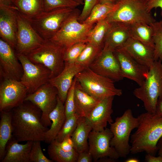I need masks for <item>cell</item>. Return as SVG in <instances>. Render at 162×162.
<instances>
[{
  "label": "cell",
  "instance_id": "6da1fadb",
  "mask_svg": "<svg viewBox=\"0 0 162 162\" xmlns=\"http://www.w3.org/2000/svg\"><path fill=\"white\" fill-rule=\"evenodd\" d=\"M12 137L18 142L44 141L49 128L42 124L41 110L30 101H24L11 110Z\"/></svg>",
  "mask_w": 162,
  "mask_h": 162
},
{
  "label": "cell",
  "instance_id": "7a4b0ae2",
  "mask_svg": "<svg viewBox=\"0 0 162 162\" xmlns=\"http://www.w3.org/2000/svg\"><path fill=\"white\" fill-rule=\"evenodd\" d=\"M139 124L130 136L132 154L145 152L155 156L157 143L162 136V116L146 112L137 117Z\"/></svg>",
  "mask_w": 162,
  "mask_h": 162
},
{
  "label": "cell",
  "instance_id": "3957f363",
  "mask_svg": "<svg viewBox=\"0 0 162 162\" xmlns=\"http://www.w3.org/2000/svg\"><path fill=\"white\" fill-rule=\"evenodd\" d=\"M133 94L143 103L147 112L155 113L158 104L162 101V62L154 61L142 84Z\"/></svg>",
  "mask_w": 162,
  "mask_h": 162
},
{
  "label": "cell",
  "instance_id": "277c9868",
  "mask_svg": "<svg viewBox=\"0 0 162 162\" xmlns=\"http://www.w3.org/2000/svg\"><path fill=\"white\" fill-rule=\"evenodd\" d=\"M106 19L110 22L129 24L142 23L150 25L155 21L148 9L147 0H120Z\"/></svg>",
  "mask_w": 162,
  "mask_h": 162
},
{
  "label": "cell",
  "instance_id": "5b68a950",
  "mask_svg": "<svg viewBox=\"0 0 162 162\" xmlns=\"http://www.w3.org/2000/svg\"><path fill=\"white\" fill-rule=\"evenodd\" d=\"M75 77L83 90L100 100L122 94V89L115 87L113 81L96 73L89 67L78 73Z\"/></svg>",
  "mask_w": 162,
  "mask_h": 162
},
{
  "label": "cell",
  "instance_id": "8992f818",
  "mask_svg": "<svg viewBox=\"0 0 162 162\" xmlns=\"http://www.w3.org/2000/svg\"><path fill=\"white\" fill-rule=\"evenodd\" d=\"M139 122L134 117L131 110H126L123 115L116 118L114 122L110 124V129L113 134L110 141L120 157L125 158L130 153V137L132 131L137 128Z\"/></svg>",
  "mask_w": 162,
  "mask_h": 162
},
{
  "label": "cell",
  "instance_id": "52a82bcc",
  "mask_svg": "<svg viewBox=\"0 0 162 162\" xmlns=\"http://www.w3.org/2000/svg\"><path fill=\"white\" fill-rule=\"evenodd\" d=\"M81 12L79 9L74 8L59 30L50 40L65 50L77 43L87 42L88 34L94 25L80 22L78 18Z\"/></svg>",
  "mask_w": 162,
  "mask_h": 162
},
{
  "label": "cell",
  "instance_id": "ba28073f",
  "mask_svg": "<svg viewBox=\"0 0 162 162\" xmlns=\"http://www.w3.org/2000/svg\"><path fill=\"white\" fill-rule=\"evenodd\" d=\"M65 50L55 43L47 40L38 47L24 55L32 62L42 64L46 67L51 72V78L59 74L64 67Z\"/></svg>",
  "mask_w": 162,
  "mask_h": 162
},
{
  "label": "cell",
  "instance_id": "9c48e42d",
  "mask_svg": "<svg viewBox=\"0 0 162 162\" xmlns=\"http://www.w3.org/2000/svg\"><path fill=\"white\" fill-rule=\"evenodd\" d=\"M74 9L65 8L44 11L28 21L43 39L50 40L59 30Z\"/></svg>",
  "mask_w": 162,
  "mask_h": 162
},
{
  "label": "cell",
  "instance_id": "30bf717a",
  "mask_svg": "<svg viewBox=\"0 0 162 162\" xmlns=\"http://www.w3.org/2000/svg\"><path fill=\"white\" fill-rule=\"evenodd\" d=\"M16 54L23 69L20 81L27 88L28 94L34 93L49 82L51 72L46 67L42 64L32 62L24 54Z\"/></svg>",
  "mask_w": 162,
  "mask_h": 162
},
{
  "label": "cell",
  "instance_id": "8fae6325",
  "mask_svg": "<svg viewBox=\"0 0 162 162\" xmlns=\"http://www.w3.org/2000/svg\"><path fill=\"white\" fill-rule=\"evenodd\" d=\"M58 95L57 89L49 82L34 93L28 94L24 100V101L31 102L41 110V122L46 127L51 125L49 115L56 106Z\"/></svg>",
  "mask_w": 162,
  "mask_h": 162
},
{
  "label": "cell",
  "instance_id": "7c38bea8",
  "mask_svg": "<svg viewBox=\"0 0 162 162\" xmlns=\"http://www.w3.org/2000/svg\"><path fill=\"white\" fill-rule=\"evenodd\" d=\"M16 18L17 28L15 50L16 53L26 54L40 46L45 40L18 11Z\"/></svg>",
  "mask_w": 162,
  "mask_h": 162
},
{
  "label": "cell",
  "instance_id": "4fadbf2b",
  "mask_svg": "<svg viewBox=\"0 0 162 162\" xmlns=\"http://www.w3.org/2000/svg\"><path fill=\"white\" fill-rule=\"evenodd\" d=\"M112 136L110 128H107L101 131L92 130L90 132L88 137V152L94 161L105 158L116 160L120 158L116 149L110 145Z\"/></svg>",
  "mask_w": 162,
  "mask_h": 162
},
{
  "label": "cell",
  "instance_id": "5bb4252c",
  "mask_svg": "<svg viewBox=\"0 0 162 162\" xmlns=\"http://www.w3.org/2000/svg\"><path fill=\"white\" fill-rule=\"evenodd\" d=\"M28 94L20 81L3 79L0 85V111H10L24 101Z\"/></svg>",
  "mask_w": 162,
  "mask_h": 162
},
{
  "label": "cell",
  "instance_id": "9a60e30c",
  "mask_svg": "<svg viewBox=\"0 0 162 162\" xmlns=\"http://www.w3.org/2000/svg\"><path fill=\"white\" fill-rule=\"evenodd\" d=\"M14 50L7 42L0 38V75L3 79L20 81L23 69Z\"/></svg>",
  "mask_w": 162,
  "mask_h": 162
},
{
  "label": "cell",
  "instance_id": "2e32d148",
  "mask_svg": "<svg viewBox=\"0 0 162 162\" xmlns=\"http://www.w3.org/2000/svg\"><path fill=\"white\" fill-rule=\"evenodd\" d=\"M113 52L119 62L123 78L141 85L147 77L149 69L137 62L122 47Z\"/></svg>",
  "mask_w": 162,
  "mask_h": 162
},
{
  "label": "cell",
  "instance_id": "e0dca14e",
  "mask_svg": "<svg viewBox=\"0 0 162 162\" xmlns=\"http://www.w3.org/2000/svg\"><path fill=\"white\" fill-rule=\"evenodd\" d=\"M89 68L113 81H120L124 78L118 60L113 52L109 50L103 49Z\"/></svg>",
  "mask_w": 162,
  "mask_h": 162
},
{
  "label": "cell",
  "instance_id": "ac0fdd59",
  "mask_svg": "<svg viewBox=\"0 0 162 162\" xmlns=\"http://www.w3.org/2000/svg\"><path fill=\"white\" fill-rule=\"evenodd\" d=\"M17 10L11 4L0 3V36L14 50L16 45Z\"/></svg>",
  "mask_w": 162,
  "mask_h": 162
},
{
  "label": "cell",
  "instance_id": "d6986e66",
  "mask_svg": "<svg viewBox=\"0 0 162 162\" xmlns=\"http://www.w3.org/2000/svg\"><path fill=\"white\" fill-rule=\"evenodd\" d=\"M85 68L76 63H65L64 67L62 72L50 79L49 82L57 89L58 96L64 104L75 76Z\"/></svg>",
  "mask_w": 162,
  "mask_h": 162
},
{
  "label": "cell",
  "instance_id": "ffe728a7",
  "mask_svg": "<svg viewBox=\"0 0 162 162\" xmlns=\"http://www.w3.org/2000/svg\"><path fill=\"white\" fill-rule=\"evenodd\" d=\"M114 98L111 97L100 100L87 118L92 125V130L101 131L106 128L108 123L110 124L113 122L111 115Z\"/></svg>",
  "mask_w": 162,
  "mask_h": 162
},
{
  "label": "cell",
  "instance_id": "44dd1931",
  "mask_svg": "<svg viewBox=\"0 0 162 162\" xmlns=\"http://www.w3.org/2000/svg\"><path fill=\"white\" fill-rule=\"evenodd\" d=\"M122 47L137 62L149 69L156 61L154 48L131 38Z\"/></svg>",
  "mask_w": 162,
  "mask_h": 162
},
{
  "label": "cell",
  "instance_id": "7402d4cb",
  "mask_svg": "<svg viewBox=\"0 0 162 162\" xmlns=\"http://www.w3.org/2000/svg\"><path fill=\"white\" fill-rule=\"evenodd\" d=\"M105 36L103 49L114 52L123 46L130 38L129 24L121 22H111Z\"/></svg>",
  "mask_w": 162,
  "mask_h": 162
},
{
  "label": "cell",
  "instance_id": "603a6c76",
  "mask_svg": "<svg viewBox=\"0 0 162 162\" xmlns=\"http://www.w3.org/2000/svg\"><path fill=\"white\" fill-rule=\"evenodd\" d=\"M33 141L20 144L13 137L6 147L5 156L1 162H30L29 154Z\"/></svg>",
  "mask_w": 162,
  "mask_h": 162
},
{
  "label": "cell",
  "instance_id": "cb8c5ba5",
  "mask_svg": "<svg viewBox=\"0 0 162 162\" xmlns=\"http://www.w3.org/2000/svg\"><path fill=\"white\" fill-rule=\"evenodd\" d=\"M100 100L83 90L76 81L75 89V113L79 117L88 118Z\"/></svg>",
  "mask_w": 162,
  "mask_h": 162
},
{
  "label": "cell",
  "instance_id": "d4e9b609",
  "mask_svg": "<svg viewBox=\"0 0 162 162\" xmlns=\"http://www.w3.org/2000/svg\"><path fill=\"white\" fill-rule=\"evenodd\" d=\"M49 117L51 124L50 128L45 133L44 141L48 144L55 140L66 119L64 104L58 95L56 106L50 113Z\"/></svg>",
  "mask_w": 162,
  "mask_h": 162
},
{
  "label": "cell",
  "instance_id": "484cf974",
  "mask_svg": "<svg viewBox=\"0 0 162 162\" xmlns=\"http://www.w3.org/2000/svg\"><path fill=\"white\" fill-rule=\"evenodd\" d=\"M88 119L85 117H79L77 126L71 136L74 148L78 153L88 152V137L92 130Z\"/></svg>",
  "mask_w": 162,
  "mask_h": 162
},
{
  "label": "cell",
  "instance_id": "4316f807",
  "mask_svg": "<svg viewBox=\"0 0 162 162\" xmlns=\"http://www.w3.org/2000/svg\"><path fill=\"white\" fill-rule=\"evenodd\" d=\"M23 16L29 20L44 11L43 0H10Z\"/></svg>",
  "mask_w": 162,
  "mask_h": 162
},
{
  "label": "cell",
  "instance_id": "83f0119b",
  "mask_svg": "<svg viewBox=\"0 0 162 162\" xmlns=\"http://www.w3.org/2000/svg\"><path fill=\"white\" fill-rule=\"evenodd\" d=\"M0 161L4 157L7 143L12 137L11 110L0 111Z\"/></svg>",
  "mask_w": 162,
  "mask_h": 162
},
{
  "label": "cell",
  "instance_id": "f1b7e54d",
  "mask_svg": "<svg viewBox=\"0 0 162 162\" xmlns=\"http://www.w3.org/2000/svg\"><path fill=\"white\" fill-rule=\"evenodd\" d=\"M130 38L154 48L153 31L151 25L142 23L129 24Z\"/></svg>",
  "mask_w": 162,
  "mask_h": 162
},
{
  "label": "cell",
  "instance_id": "f546056e",
  "mask_svg": "<svg viewBox=\"0 0 162 162\" xmlns=\"http://www.w3.org/2000/svg\"><path fill=\"white\" fill-rule=\"evenodd\" d=\"M48 153L50 159L56 162H77L78 153L74 149L66 151L62 148L59 142L54 140L49 144Z\"/></svg>",
  "mask_w": 162,
  "mask_h": 162
},
{
  "label": "cell",
  "instance_id": "4dcf8cb0",
  "mask_svg": "<svg viewBox=\"0 0 162 162\" xmlns=\"http://www.w3.org/2000/svg\"><path fill=\"white\" fill-rule=\"evenodd\" d=\"M111 24L106 18L97 22L89 32L87 42L103 49L104 39Z\"/></svg>",
  "mask_w": 162,
  "mask_h": 162
},
{
  "label": "cell",
  "instance_id": "1f68e13d",
  "mask_svg": "<svg viewBox=\"0 0 162 162\" xmlns=\"http://www.w3.org/2000/svg\"><path fill=\"white\" fill-rule=\"evenodd\" d=\"M115 4L108 3H97L83 22L94 25L99 21L106 19L113 10Z\"/></svg>",
  "mask_w": 162,
  "mask_h": 162
},
{
  "label": "cell",
  "instance_id": "d6a6232c",
  "mask_svg": "<svg viewBox=\"0 0 162 162\" xmlns=\"http://www.w3.org/2000/svg\"><path fill=\"white\" fill-rule=\"evenodd\" d=\"M102 49L87 42L76 63L85 68L89 67Z\"/></svg>",
  "mask_w": 162,
  "mask_h": 162
},
{
  "label": "cell",
  "instance_id": "836d02e7",
  "mask_svg": "<svg viewBox=\"0 0 162 162\" xmlns=\"http://www.w3.org/2000/svg\"><path fill=\"white\" fill-rule=\"evenodd\" d=\"M150 25L153 31L155 60H159L162 62V20L155 21Z\"/></svg>",
  "mask_w": 162,
  "mask_h": 162
},
{
  "label": "cell",
  "instance_id": "e575fe53",
  "mask_svg": "<svg viewBox=\"0 0 162 162\" xmlns=\"http://www.w3.org/2000/svg\"><path fill=\"white\" fill-rule=\"evenodd\" d=\"M79 117L78 115L75 113L66 118L55 140L61 142L67 136H71L76 128Z\"/></svg>",
  "mask_w": 162,
  "mask_h": 162
},
{
  "label": "cell",
  "instance_id": "d590c367",
  "mask_svg": "<svg viewBox=\"0 0 162 162\" xmlns=\"http://www.w3.org/2000/svg\"><path fill=\"white\" fill-rule=\"evenodd\" d=\"M87 43L86 42L77 43L66 49L64 55L65 63H76Z\"/></svg>",
  "mask_w": 162,
  "mask_h": 162
},
{
  "label": "cell",
  "instance_id": "8d00e7d4",
  "mask_svg": "<svg viewBox=\"0 0 162 162\" xmlns=\"http://www.w3.org/2000/svg\"><path fill=\"white\" fill-rule=\"evenodd\" d=\"M44 10L48 11L56 9L70 8H75L80 4L73 0H43Z\"/></svg>",
  "mask_w": 162,
  "mask_h": 162
},
{
  "label": "cell",
  "instance_id": "74e56055",
  "mask_svg": "<svg viewBox=\"0 0 162 162\" xmlns=\"http://www.w3.org/2000/svg\"><path fill=\"white\" fill-rule=\"evenodd\" d=\"M76 80L75 77L72 86L68 92L64 104L65 113L66 119L75 113V89Z\"/></svg>",
  "mask_w": 162,
  "mask_h": 162
},
{
  "label": "cell",
  "instance_id": "f35d334b",
  "mask_svg": "<svg viewBox=\"0 0 162 162\" xmlns=\"http://www.w3.org/2000/svg\"><path fill=\"white\" fill-rule=\"evenodd\" d=\"M41 141H33L29 154L30 162H52L44 154L42 150Z\"/></svg>",
  "mask_w": 162,
  "mask_h": 162
},
{
  "label": "cell",
  "instance_id": "ab89813d",
  "mask_svg": "<svg viewBox=\"0 0 162 162\" xmlns=\"http://www.w3.org/2000/svg\"><path fill=\"white\" fill-rule=\"evenodd\" d=\"M98 0H84V6L78 18L79 21L83 23L89 16Z\"/></svg>",
  "mask_w": 162,
  "mask_h": 162
},
{
  "label": "cell",
  "instance_id": "60d3db41",
  "mask_svg": "<svg viewBox=\"0 0 162 162\" xmlns=\"http://www.w3.org/2000/svg\"><path fill=\"white\" fill-rule=\"evenodd\" d=\"M61 147L66 151H70L74 148V145L71 136L66 137L61 142H59Z\"/></svg>",
  "mask_w": 162,
  "mask_h": 162
},
{
  "label": "cell",
  "instance_id": "b9f144b4",
  "mask_svg": "<svg viewBox=\"0 0 162 162\" xmlns=\"http://www.w3.org/2000/svg\"><path fill=\"white\" fill-rule=\"evenodd\" d=\"M77 162H91L93 158L88 152H84L78 153Z\"/></svg>",
  "mask_w": 162,
  "mask_h": 162
},
{
  "label": "cell",
  "instance_id": "7bdbcfd3",
  "mask_svg": "<svg viewBox=\"0 0 162 162\" xmlns=\"http://www.w3.org/2000/svg\"><path fill=\"white\" fill-rule=\"evenodd\" d=\"M147 5L150 11L153 8H160L161 15L162 16V0H147Z\"/></svg>",
  "mask_w": 162,
  "mask_h": 162
},
{
  "label": "cell",
  "instance_id": "ee69618b",
  "mask_svg": "<svg viewBox=\"0 0 162 162\" xmlns=\"http://www.w3.org/2000/svg\"><path fill=\"white\" fill-rule=\"evenodd\" d=\"M145 161L146 162H162V157L158 155V157L147 154L145 158Z\"/></svg>",
  "mask_w": 162,
  "mask_h": 162
},
{
  "label": "cell",
  "instance_id": "f6af8a7d",
  "mask_svg": "<svg viewBox=\"0 0 162 162\" xmlns=\"http://www.w3.org/2000/svg\"><path fill=\"white\" fill-rule=\"evenodd\" d=\"M157 148L158 155L162 157V136L157 143Z\"/></svg>",
  "mask_w": 162,
  "mask_h": 162
},
{
  "label": "cell",
  "instance_id": "bcb514c9",
  "mask_svg": "<svg viewBox=\"0 0 162 162\" xmlns=\"http://www.w3.org/2000/svg\"><path fill=\"white\" fill-rule=\"evenodd\" d=\"M155 113L162 116V101L158 104Z\"/></svg>",
  "mask_w": 162,
  "mask_h": 162
},
{
  "label": "cell",
  "instance_id": "7dc6e473",
  "mask_svg": "<svg viewBox=\"0 0 162 162\" xmlns=\"http://www.w3.org/2000/svg\"><path fill=\"white\" fill-rule=\"evenodd\" d=\"M120 0H98L97 3H108L115 4Z\"/></svg>",
  "mask_w": 162,
  "mask_h": 162
},
{
  "label": "cell",
  "instance_id": "c3c4849f",
  "mask_svg": "<svg viewBox=\"0 0 162 162\" xmlns=\"http://www.w3.org/2000/svg\"><path fill=\"white\" fill-rule=\"evenodd\" d=\"M140 160L136 158H129L125 160V162H139Z\"/></svg>",
  "mask_w": 162,
  "mask_h": 162
},
{
  "label": "cell",
  "instance_id": "681fc988",
  "mask_svg": "<svg viewBox=\"0 0 162 162\" xmlns=\"http://www.w3.org/2000/svg\"><path fill=\"white\" fill-rule=\"evenodd\" d=\"M75 2L79 3L80 5L83 4L84 3V0H73Z\"/></svg>",
  "mask_w": 162,
  "mask_h": 162
}]
</instances>
